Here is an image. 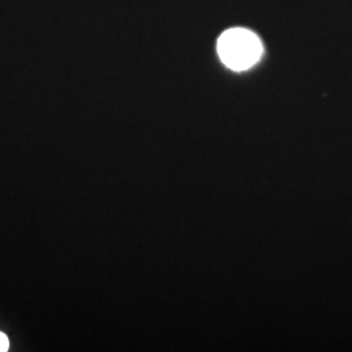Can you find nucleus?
<instances>
[{
    "label": "nucleus",
    "mask_w": 352,
    "mask_h": 352,
    "mask_svg": "<svg viewBox=\"0 0 352 352\" xmlns=\"http://www.w3.org/2000/svg\"><path fill=\"white\" fill-rule=\"evenodd\" d=\"M218 55L228 68L245 71L260 60L263 43L251 30L234 28L218 39Z\"/></svg>",
    "instance_id": "obj_1"
},
{
    "label": "nucleus",
    "mask_w": 352,
    "mask_h": 352,
    "mask_svg": "<svg viewBox=\"0 0 352 352\" xmlns=\"http://www.w3.org/2000/svg\"><path fill=\"white\" fill-rule=\"evenodd\" d=\"M8 349H10V340L6 334L0 331V352L8 351Z\"/></svg>",
    "instance_id": "obj_2"
}]
</instances>
